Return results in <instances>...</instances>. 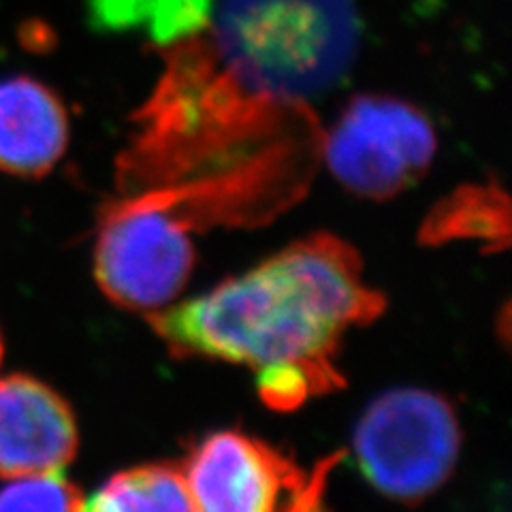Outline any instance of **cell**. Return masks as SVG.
Here are the masks:
<instances>
[{
	"label": "cell",
	"mask_w": 512,
	"mask_h": 512,
	"mask_svg": "<svg viewBox=\"0 0 512 512\" xmlns=\"http://www.w3.org/2000/svg\"><path fill=\"white\" fill-rule=\"evenodd\" d=\"M382 308L357 252L316 235L152 323L175 355L244 363L259 382L297 376L323 393L340 384L333 355L342 335Z\"/></svg>",
	"instance_id": "1"
},
{
	"label": "cell",
	"mask_w": 512,
	"mask_h": 512,
	"mask_svg": "<svg viewBox=\"0 0 512 512\" xmlns=\"http://www.w3.org/2000/svg\"><path fill=\"white\" fill-rule=\"evenodd\" d=\"M199 32L239 92L306 109L348 77L361 22L355 0H218Z\"/></svg>",
	"instance_id": "2"
},
{
	"label": "cell",
	"mask_w": 512,
	"mask_h": 512,
	"mask_svg": "<svg viewBox=\"0 0 512 512\" xmlns=\"http://www.w3.org/2000/svg\"><path fill=\"white\" fill-rule=\"evenodd\" d=\"M352 444L363 476L382 495L416 502L451 476L461 431L444 397L423 389H395L367 406Z\"/></svg>",
	"instance_id": "3"
},
{
	"label": "cell",
	"mask_w": 512,
	"mask_h": 512,
	"mask_svg": "<svg viewBox=\"0 0 512 512\" xmlns=\"http://www.w3.org/2000/svg\"><path fill=\"white\" fill-rule=\"evenodd\" d=\"M192 224L163 188L109 207L94 248L103 293L131 310L165 308L190 278Z\"/></svg>",
	"instance_id": "4"
},
{
	"label": "cell",
	"mask_w": 512,
	"mask_h": 512,
	"mask_svg": "<svg viewBox=\"0 0 512 512\" xmlns=\"http://www.w3.org/2000/svg\"><path fill=\"white\" fill-rule=\"evenodd\" d=\"M436 133L419 109L389 96H357L325 141L331 173L370 199H389L427 171Z\"/></svg>",
	"instance_id": "5"
},
{
	"label": "cell",
	"mask_w": 512,
	"mask_h": 512,
	"mask_svg": "<svg viewBox=\"0 0 512 512\" xmlns=\"http://www.w3.org/2000/svg\"><path fill=\"white\" fill-rule=\"evenodd\" d=\"M192 508L271 512L318 508L325 474L308 476L261 440L239 431L207 436L186 463Z\"/></svg>",
	"instance_id": "6"
},
{
	"label": "cell",
	"mask_w": 512,
	"mask_h": 512,
	"mask_svg": "<svg viewBox=\"0 0 512 512\" xmlns=\"http://www.w3.org/2000/svg\"><path fill=\"white\" fill-rule=\"evenodd\" d=\"M79 446L71 406L45 382L0 378V476L64 472Z\"/></svg>",
	"instance_id": "7"
},
{
	"label": "cell",
	"mask_w": 512,
	"mask_h": 512,
	"mask_svg": "<svg viewBox=\"0 0 512 512\" xmlns=\"http://www.w3.org/2000/svg\"><path fill=\"white\" fill-rule=\"evenodd\" d=\"M69 143V116L60 96L35 77L0 79V171L41 178Z\"/></svg>",
	"instance_id": "8"
},
{
	"label": "cell",
	"mask_w": 512,
	"mask_h": 512,
	"mask_svg": "<svg viewBox=\"0 0 512 512\" xmlns=\"http://www.w3.org/2000/svg\"><path fill=\"white\" fill-rule=\"evenodd\" d=\"M421 237L427 244L451 239H480L491 248L508 244L510 207L498 186L459 188L425 220Z\"/></svg>",
	"instance_id": "9"
},
{
	"label": "cell",
	"mask_w": 512,
	"mask_h": 512,
	"mask_svg": "<svg viewBox=\"0 0 512 512\" xmlns=\"http://www.w3.org/2000/svg\"><path fill=\"white\" fill-rule=\"evenodd\" d=\"M82 508L99 512H171L192 510V500L184 472L165 463H150L111 476Z\"/></svg>",
	"instance_id": "10"
},
{
	"label": "cell",
	"mask_w": 512,
	"mask_h": 512,
	"mask_svg": "<svg viewBox=\"0 0 512 512\" xmlns=\"http://www.w3.org/2000/svg\"><path fill=\"white\" fill-rule=\"evenodd\" d=\"M0 489V510H77L84 506L79 493L62 472L7 478Z\"/></svg>",
	"instance_id": "11"
},
{
	"label": "cell",
	"mask_w": 512,
	"mask_h": 512,
	"mask_svg": "<svg viewBox=\"0 0 512 512\" xmlns=\"http://www.w3.org/2000/svg\"><path fill=\"white\" fill-rule=\"evenodd\" d=\"M3 355H5V346H3V335H0V363H3Z\"/></svg>",
	"instance_id": "12"
}]
</instances>
